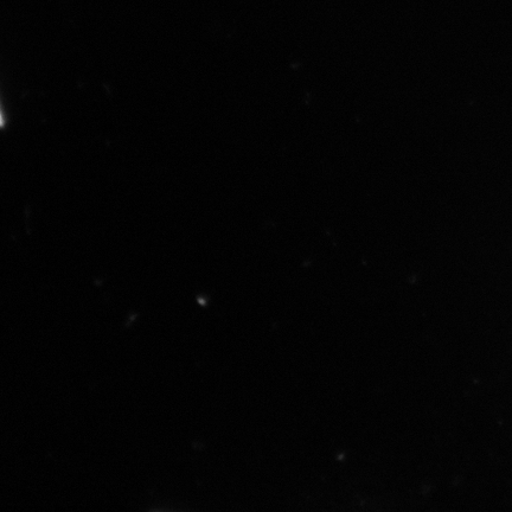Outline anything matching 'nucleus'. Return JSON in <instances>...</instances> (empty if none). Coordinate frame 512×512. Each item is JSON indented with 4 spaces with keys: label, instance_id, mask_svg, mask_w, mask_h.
Instances as JSON below:
<instances>
[{
    "label": "nucleus",
    "instance_id": "obj_1",
    "mask_svg": "<svg viewBox=\"0 0 512 512\" xmlns=\"http://www.w3.org/2000/svg\"><path fill=\"white\" fill-rule=\"evenodd\" d=\"M3 121H2V117H0V125H2Z\"/></svg>",
    "mask_w": 512,
    "mask_h": 512
}]
</instances>
